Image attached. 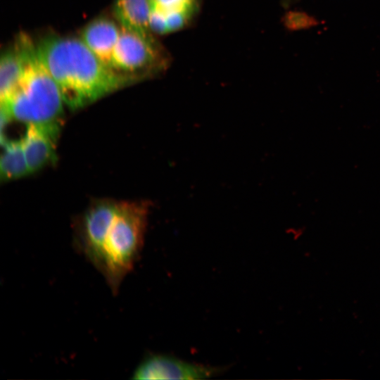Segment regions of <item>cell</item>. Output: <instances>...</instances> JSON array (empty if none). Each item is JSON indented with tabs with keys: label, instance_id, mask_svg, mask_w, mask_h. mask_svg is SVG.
<instances>
[{
	"label": "cell",
	"instance_id": "1",
	"mask_svg": "<svg viewBox=\"0 0 380 380\" xmlns=\"http://www.w3.org/2000/svg\"><path fill=\"white\" fill-rule=\"evenodd\" d=\"M64 103L76 109L137 81L102 63L82 39L49 35L36 45Z\"/></svg>",
	"mask_w": 380,
	"mask_h": 380
},
{
	"label": "cell",
	"instance_id": "2",
	"mask_svg": "<svg viewBox=\"0 0 380 380\" xmlns=\"http://www.w3.org/2000/svg\"><path fill=\"white\" fill-rule=\"evenodd\" d=\"M25 52L22 75L11 96L1 102V118L58 132L64 103L60 89L40 59L36 46L20 36Z\"/></svg>",
	"mask_w": 380,
	"mask_h": 380
},
{
	"label": "cell",
	"instance_id": "3",
	"mask_svg": "<svg viewBox=\"0 0 380 380\" xmlns=\"http://www.w3.org/2000/svg\"><path fill=\"white\" fill-rule=\"evenodd\" d=\"M148 205L119 203L99 255L93 265L115 293L140 253L146 226Z\"/></svg>",
	"mask_w": 380,
	"mask_h": 380
},
{
	"label": "cell",
	"instance_id": "4",
	"mask_svg": "<svg viewBox=\"0 0 380 380\" xmlns=\"http://www.w3.org/2000/svg\"><path fill=\"white\" fill-rule=\"evenodd\" d=\"M171 63L168 51L153 36H146L120 26L112 68L137 81L167 70Z\"/></svg>",
	"mask_w": 380,
	"mask_h": 380
},
{
	"label": "cell",
	"instance_id": "5",
	"mask_svg": "<svg viewBox=\"0 0 380 380\" xmlns=\"http://www.w3.org/2000/svg\"><path fill=\"white\" fill-rule=\"evenodd\" d=\"M118 206V203L99 201L87 211L82 219L77 243L80 252L92 265L97 259Z\"/></svg>",
	"mask_w": 380,
	"mask_h": 380
},
{
	"label": "cell",
	"instance_id": "6",
	"mask_svg": "<svg viewBox=\"0 0 380 380\" xmlns=\"http://www.w3.org/2000/svg\"><path fill=\"white\" fill-rule=\"evenodd\" d=\"M217 373L215 368L191 363L165 355L146 357L136 368L134 379H204Z\"/></svg>",
	"mask_w": 380,
	"mask_h": 380
},
{
	"label": "cell",
	"instance_id": "7",
	"mask_svg": "<svg viewBox=\"0 0 380 380\" xmlns=\"http://www.w3.org/2000/svg\"><path fill=\"white\" fill-rule=\"evenodd\" d=\"M150 28L156 34H167L190 25L198 14L203 0H150Z\"/></svg>",
	"mask_w": 380,
	"mask_h": 380
},
{
	"label": "cell",
	"instance_id": "8",
	"mask_svg": "<svg viewBox=\"0 0 380 380\" xmlns=\"http://www.w3.org/2000/svg\"><path fill=\"white\" fill-rule=\"evenodd\" d=\"M120 32V27L114 21L100 17L85 26L81 39L102 63L112 68L113 53Z\"/></svg>",
	"mask_w": 380,
	"mask_h": 380
},
{
	"label": "cell",
	"instance_id": "9",
	"mask_svg": "<svg viewBox=\"0 0 380 380\" xmlns=\"http://www.w3.org/2000/svg\"><path fill=\"white\" fill-rule=\"evenodd\" d=\"M58 132L31 125L26 128L22 142L30 173L56 160L55 141Z\"/></svg>",
	"mask_w": 380,
	"mask_h": 380
},
{
	"label": "cell",
	"instance_id": "10",
	"mask_svg": "<svg viewBox=\"0 0 380 380\" xmlns=\"http://www.w3.org/2000/svg\"><path fill=\"white\" fill-rule=\"evenodd\" d=\"M113 13L121 27L146 36H153L150 29V0H115Z\"/></svg>",
	"mask_w": 380,
	"mask_h": 380
},
{
	"label": "cell",
	"instance_id": "11",
	"mask_svg": "<svg viewBox=\"0 0 380 380\" xmlns=\"http://www.w3.org/2000/svg\"><path fill=\"white\" fill-rule=\"evenodd\" d=\"M25 66V52L20 36L13 46L6 49L0 58V99L6 101L13 93Z\"/></svg>",
	"mask_w": 380,
	"mask_h": 380
},
{
	"label": "cell",
	"instance_id": "12",
	"mask_svg": "<svg viewBox=\"0 0 380 380\" xmlns=\"http://www.w3.org/2000/svg\"><path fill=\"white\" fill-rule=\"evenodd\" d=\"M0 160V175L4 180L24 177L30 173L25 156L22 139L7 141Z\"/></svg>",
	"mask_w": 380,
	"mask_h": 380
},
{
	"label": "cell",
	"instance_id": "13",
	"mask_svg": "<svg viewBox=\"0 0 380 380\" xmlns=\"http://www.w3.org/2000/svg\"><path fill=\"white\" fill-rule=\"evenodd\" d=\"M298 0H280L281 5L285 8H289Z\"/></svg>",
	"mask_w": 380,
	"mask_h": 380
}]
</instances>
